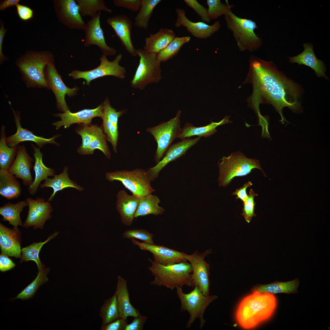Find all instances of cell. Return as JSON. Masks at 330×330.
Here are the masks:
<instances>
[{"label":"cell","instance_id":"cell-1","mask_svg":"<svg viewBox=\"0 0 330 330\" xmlns=\"http://www.w3.org/2000/svg\"><path fill=\"white\" fill-rule=\"evenodd\" d=\"M249 62V73L253 88L252 101L254 107L258 111V105L264 99L279 113L281 117L280 121L282 124L289 123L283 115L284 107H288L296 113L302 110L298 101L300 91L297 85L270 62L252 55Z\"/></svg>","mask_w":330,"mask_h":330},{"label":"cell","instance_id":"cell-2","mask_svg":"<svg viewBox=\"0 0 330 330\" xmlns=\"http://www.w3.org/2000/svg\"><path fill=\"white\" fill-rule=\"evenodd\" d=\"M277 305V298L273 294L252 292L239 304L235 313L236 321L244 329L254 328L271 317Z\"/></svg>","mask_w":330,"mask_h":330},{"label":"cell","instance_id":"cell-3","mask_svg":"<svg viewBox=\"0 0 330 330\" xmlns=\"http://www.w3.org/2000/svg\"><path fill=\"white\" fill-rule=\"evenodd\" d=\"M148 259L152 265L148 268L154 277L151 285L163 286L171 290L184 286L192 287V268L187 261L163 266Z\"/></svg>","mask_w":330,"mask_h":330},{"label":"cell","instance_id":"cell-4","mask_svg":"<svg viewBox=\"0 0 330 330\" xmlns=\"http://www.w3.org/2000/svg\"><path fill=\"white\" fill-rule=\"evenodd\" d=\"M224 16L227 27L232 32L240 51L252 52L260 47L262 41L255 32V30L258 28L255 21L237 16L231 9Z\"/></svg>","mask_w":330,"mask_h":330},{"label":"cell","instance_id":"cell-5","mask_svg":"<svg viewBox=\"0 0 330 330\" xmlns=\"http://www.w3.org/2000/svg\"><path fill=\"white\" fill-rule=\"evenodd\" d=\"M218 165L219 186H226L235 177L246 175L254 169L261 170L264 176L266 177L259 160L248 158L240 152L232 153L227 157L223 156L218 161Z\"/></svg>","mask_w":330,"mask_h":330},{"label":"cell","instance_id":"cell-6","mask_svg":"<svg viewBox=\"0 0 330 330\" xmlns=\"http://www.w3.org/2000/svg\"><path fill=\"white\" fill-rule=\"evenodd\" d=\"M53 61L52 55L42 53L25 56L17 63L22 79L28 88H46L49 90L45 74V68Z\"/></svg>","mask_w":330,"mask_h":330},{"label":"cell","instance_id":"cell-7","mask_svg":"<svg viewBox=\"0 0 330 330\" xmlns=\"http://www.w3.org/2000/svg\"><path fill=\"white\" fill-rule=\"evenodd\" d=\"M188 293H184L182 288H176L177 294L181 302L180 311H186L189 317L186 327L190 328L197 318L200 321V329H202L205 323L204 318L205 311L208 306L218 298L215 295H204L197 286Z\"/></svg>","mask_w":330,"mask_h":330},{"label":"cell","instance_id":"cell-8","mask_svg":"<svg viewBox=\"0 0 330 330\" xmlns=\"http://www.w3.org/2000/svg\"><path fill=\"white\" fill-rule=\"evenodd\" d=\"M105 178L110 182L120 181L133 194L139 198L155 191L151 185V181L147 170L141 168L108 172Z\"/></svg>","mask_w":330,"mask_h":330},{"label":"cell","instance_id":"cell-9","mask_svg":"<svg viewBox=\"0 0 330 330\" xmlns=\"http://www.w3.org/2000/svg\"><path fill=\"white\" fill-rule=\"evenodd\" d=\"M137 54L140 57L139 64L131 84L132 87L142 90L148 84L157 83L161 79V62L156 54L142 49H137Z\"/></svg>","mask_w":330,"mask_h":330},{"label":"cell","instance_id":"cell-10","mask_svg":"<svg viewBox=\"0 0 330 330\" xmlns=\"http://www.w3.org/2000/svg\"><path fill=\"white\" fill-rule=\"evenodd\" d=\"M181 113V111L178 110L175 117L146 129L147 131L153 136L157 143V148L154 157L156 163L161 160L174 140L178 138L181 132L180 119Z\"/></svg>","mask_w":330,"mask_h":330},{"label":"cell","instance_id":"cell-11","mask_svg":"<svg viewBox=\"0 0 330 330\" xmlns=\"http://www.w3.org/2000/svg\"><path fill=\"white\" fill-rule=\"evenodd\" d=\"M82 138V144L78 148V152L82 155L93 153L94 150L101 151L109 159L111 153L107 142L106 136L101 127L96 124H80L76 131Z\"/></svg>","mask_w":330,"mask_h":330},{"label":"cell","instance_id":"cell-12","mask_svg":"<svg viewBox=\"0 0 330 330\" xmlns=\"http://www.w3.org/2000/svg\"><path fill=\"white\" fill-rule=\"evenodd\" d=\"M106 56L103 54L100 58V64L96 68L87 71H73L68 75L74 79L82 78L86 80V84L90 85V82L95 79L105 76L111 75L121 79L125 78L126 69L119 65V63L122 57L119 53L112 61L107 59Z\"/></svg>","mask_w":330,"mask_h":330},{"label":"cell","instance_id":"cell-13","mask_svg":"<svg viewBox=\"0 0 330 330\" xmlns=\"http://www.w3.org/2000/svg\"><path fill=\"white\" fill-rule=\"evenodd\" d=\"M211 253L209 250L202 253L196 251L191 255L185 254L184 255L192 268V287H197L206 296L209 295L210 265L205 261L204 258Z\"/></svg>","mask_w":330,"mask_h":330},{"label":"cell","instance_id":"cell-14","mask_svg":"<svg viewBox=\"0 0 330 330\" xmlns=\"http://www.w3.org/2000/svg\"><path fill=\"white\" fill-rule=\"evenodd\" d=\"M45 74L49 90H51L55 96L57 108L63 112L69 110L65 100V96L66 95L70 97L75 96L77 94L79 88L75 86L71 88L65 85L61 75L57 72L53 61L47 65Z\"/></svg>","mask_w":330,"mask_h":330},{"label":"cell","instance_id":"cell-15","mask_svg":"<svg viewBox=\"0 0 330 330\" xmlns=\"http://www.w3.org/2000/svg\"><path fill=\"white\" fill-rule=\"evenodd\" d=\"M26 200L29 210L23 227L27 228L33 226L34 229H43L46 221L52 217L51 213L53 208L51 204L49 202L45 201V199L42 198H37L35 200L27 198Z\"/></svg>","mask_w":330,"mask_h":330},{"label":"cell","instance_id":"cell-16","mask_svg":"<svg viewBox=\"0 0 330 330\" xmlns=\"http://www.w3.org/2000/svg\"><path fill=\"white\" fill-rule=\"evenodd\" d=\"M101 12L97 14L85 24L84 28L85 36L84 42L85 46L92 45L97 46L103 53L107 56H112L116 52V50L110 47L107 44L103 31L101 27L100 18Z\"/></svg>","mask_w":330,"mask_h":330},{"label":"cell","instance_id":"cell-17","mask_svg":"<svg viewBox=\"0 0 330 330\" xmlns=\"http://www.w3.org/2000/svg\"><path fill=\"white\" fill-rule=\"evenodd\" d=\"M103 123L101 128L107 140L112 144L115 152H117L119 137L118 121L119 117L124 114L126 109L117 111L111 106L109 100L106 98L103 103Z\"/></svg>","mask_w":330,"mask_h":330},{"label":"cell","instance_id":"cell-18","mask_svg":"<svg viewBox=\"0 0 330 330\" xmlns=\"http://www.w3.org/2000/svg\"><path fill=\"white\" fill-rule=\"evenodd\" d=\"M133 243L142 250L151 252L153 256V262L163 266H168L182 262H187L184 257L185 253L163 245H157L140 242L131 239Z\"/></svg>","mask_w":330,"mask_h":330},{"label":"cell","instance_id":"cell-19","mask_svg":"<svg viewBox=\"0 0 330 330\" xmlns=\"http://www.w3.org/2000/svg\"><path fill=\"white\" fill-rule=\"evenodd\" d=\"M200 138L184 139L171 146L163 158L156 166L148 169L147 171L151 181H154L158 176L160 172L168 163L185 155L188 150L199 141Z\"/></svg>","mask_w":330,"mask_h":330},{"label":"cell","instance_id":"cell-20","mask_svg":"<svg viewBox=\"0 0 330 330\" xmlns=\"http://www.w3.org/2000/svg\"><path fill=\"white\" fill-rule=\"evenodd\" d=\"M103 103L93 109H85L77 112L72 113L68 110L62 113L54 114V116L60 117L61 120L53 123L57 130L64 126L69 127L74 123L89 125L91 124L92 119L95 117L102 118L103 113Z\"/></svg>","mask_w":330,"mask_h":330},{"label":"cell","instance_id":"cell-21","mask_svg":"<svg viewBox=\"0 0 330 330\" xmlns=\"http://www.w3.org/2000/svg\"><path fill=\"white\" fill-rule=\"evenodd\" d=\"M15 119L16 127V133L9 137H6L7 145L10 147H15L20 142L25 141H33L35 142L39 148L43 147L48 144H55L59 146L58 143L55 140L60 135H55L50 138H46L43 137L38 136L30 130L22 128L20 123V113L18 111H15L11 107Z\"/></svg>","mask_w":330,"mask_h":330},{"label":"cell","instance_id":"cell-22","mask_svg":"<svg viewBox=\"0 0 330 330\" xmlns=\"http://www.w3.org/2000/svg\"><path fill=\"white\" fill-rule=\"evenodd\" d=\"M177 18L175 26L177 27L183 26L193 36L200 38H206L218 31L221 28L219 21L210 25L203 22H193L186 16L184 9L176 8Z\"/></svg>","mask_w":330,"mask_h":330},{"label":"cell","instance_id":"cell-23","mask_svg":"<svg viewBox=\"0 0 330 330\" xmlns=\"http://www.w3.org/2000/svg\"><path fill=\"white\" fill-rule=\"evenodd\" d=\"M107 22L113 29L127 52L132 56H137V50L134 46L131 39L132 25L130 19L125 15H119L108 18Z\"/></svg>","mask_w":330,"mask_h":330},{"label":"cell","instance_id":"cell-24","mask_svg":"<svg viewBox=\"0 0 330 330\" xmlns=\"http://www.w3.org/2000/svg\"><path fill=\"white\" fill-rule=\"evenodd\" d=\"M56 8L61 21L69 28L84 29L85 23L74 0H61L57 1Z\"/></svg>","mask_w":330,"mask_h":330},{"label":"cell","instance_id":"cell-25","mask_svg":"<svg viewBox=\"0 0 330 330\" xmlns=\"http://www.w3.org/2000/svg\"><path fill=\"white\" fill-rule=\"evenodd\" d=\"M33 161L22 145L18 147L16 158L8 170L16 178L21 179L25 185L29 186L33 182L31 169Z\"/></svg>","mask_w":330,"mask_h":330},{"label":"cell","instance_id":"cell-26","mask_svg":"<svg viewBox=\"0 0 330 330\" xmlns=\"http://www.w3.org/2000/svg\"><path fill=\"white\" fill-rule=\"evenodd\" d=\"M21 233L17 227L12 229L0 223V246L2 254L20 258Z\"/></svg>","mask_w":330,"mask_h":330},{"label":"cell","instance_id":"cell-27","mask_svg":"<svg viewBox=\"0 0 330 330\" xmlns=\"http://www.w3.org/2000/svg\"><path fill=\"white\" fill-rule=\"evenodd\" d=\"M140 198L135 195H129L124 190L119 191L117 195L116 207L122 222L127 226L133 223Z\"/></svg>","mask_w":330,"mask_h":330},{"label":"cell","instance_id":"cell-28","mask_svg":"<svg viewBox=\"0 0 330 330\" xmlns=\"http://www.w3.org/2000/svg\"><path fill=\"white\" fill-rule=\"evenodd\" d=\"M115 292L117 298L120 317L127 320L129 317H134L140 314L131 304L127 280L120 276L117 277Z\"/></svg>","mask_w":330,"mask_h":330},{"label":"cell","instance_id":"cell-29","mask_svg":"<svg viewBox=\"0 0 330 330\" xmlns=\"http://www.w3.org/2000/svg\"><path fill=\"white\" fill-rule=\"evenodd\" d=\"M304 50L301 54L289 58L291 63H296L299 64H304L311 68L318 77H327L325 74L326 68L322 61L318 60L315 56L312 46L309 43L303 45Z\"/></svg>","mask_w":330,"mask_h":330},{"label":"cell","instance_id":"cell-30","mask_svg":"<svg viewBox=\"0 0 330 330\" xmlns=\"http://www.w3.org/2000/svg\"><path fill=\"white\" fill-rule=\"evenodd\" d=\"M31 145L34 151L33 154L35 163L33 169L35 175L34 181L29 186L28 191L31 194L34 195L37 191L41 182L45 180L48 176H53L55 175V170L44 165L42 160L43 154L40 151L39 148L35 146L33 144H31Z\"/></svg>","mask_w":330,"mask_h":330},{"label":"cell","instance_id":"cell-31","mask_svg":"<svg viewBox=\"0 0 330 330\" xmlns=\"http://www.w3.org/2000/svg\"><path fill=\"white\" fill-rule=\"evenodd\" d=\"M175 37L173 30L167 28L161 29L156 33L151 34L145 38L143 50L148 53L157 54L164 49Z\"/></svg>","mask_w":330,"mask_h":330},{"label":"cell","instance_id":"cell-32","mask_svg":"<svg viewBox=\"0 0 330 330\" xmlns=\"http://www.w3.org/2000/svg\"><path fill=\"white\" fill-rule=\"evenodd\" d=\"M229 117L226 116L218 122H211L206 126L198 127H194L191 123H187L182 129L178 138L183 139L194 136L205 138L209 137L216 132V128L218 126L230 123L231 121L229 120Z\"/></svg>","mask_w":330,"mask_h":330},{"label":"cell","instance_id":"cell-33","mask_svg":"<svg viewBox=\"0 0 330 330\" xmlns=\"http://www.w3.org/2000/svg\"><path fill=\"white\" fill-rule=\"evenodd\" d=\"M15 176L7 170L0 169V194L8 200L17 198L21 188Z\"/></svg>","mask_w":330,"mask_h":330},{"label":"cell","instance_id":"cell-34","mask_svg":"<svg viewBox=\"0 0 330 330\" xmlns=\"http://www.w3.org/2000/svg\"><path fill=\"white\" fill-rule=\"evenodd\" d=\"M68 168L64 167L62 173L58 175H54L52 178H47L45 180L43 184L40 185V187L43 188L50 187L53 189V192L47 201H52L57 192L68 187L75 188L80 191H82L83 188L80 186L71 181L68 177Z\"/></svg>","mask_w":330,"mask_h":330},{"label":"cell","instance_id":"cell-35","mask_svg":"<svg viewBox=\"0 0 330 330\" xmlns=\"http://www.w3.org/2000/svg\"><path fill=\"white\" fill-rule=\"evenodd\" d=\"M299 284V280L296 278L288 282L276 281L268 284L256 285L252 287L251 290V292L257 291L260 293L273 294L295 293L298 292L297 288Z\"/></svg>","mask_w":330,"mask_h":330},{"label":"cell","instance_id":"cell-36","mask_svg":"<svg viewBox=\"0 0 330 330\" xmlns=\"http://www.w3.org/2000/svg\"><path fill=\"white\" fill-rule=\"evenodd\" d=\"M160 203V201L158 196L151 194L140 198L134 218L149 214L157 215L162 214L165 209L159 206Z\"/></svg>","mask_w":330,"mask_h":330},{"label":"cell","instance_id":"cell-37","mask_svg":"<svg viewBox=\"0 0 330 330\" xmlns=\"http://www.w3.org/2000/svg\"><path fill=\"white\" fill-rule=\"evenodd\" d=\"M28 206L27 201L22 200L15 204L10 202L0 208V214L3 217L2 220L8 221L14 227L22 225L20 214L23 208Z\"/></svg>","mask_w":330,"mask_h":330},{"label":"cell","instance_id":"cell-38","mask_svg":"<svg viewBox=\"0 0 330 330\" xmlns=\"http://www.w3.org/2000/svg\"><path fill=\"white\" fill-rule=\"evenodd\" d=\"M160 0H141L139 11L136 16L134 25L138 28L147 29L153 11Z\"/></svg>","mask_w":330,"mask_h":330},{"label":"cell","instance_id":"cell-39","mask_svg":"<svg viewBox=\"0 0 330 330\" xmlns=\"http://www.w3.org/2000/svg\"><path fill=\"white\" fill-rule=\"evenodd\" d=\"M55 232L50 236L47 239L43 242H35L31 244L22 248L20 257V262L32 260L36 263L38 270L45 267V265L41 262L39 254L43 246L51 239L55 237L58 234Z\"/></svg>","mask_w":330,"mask_h":330},{"label":"cell","instance_id":"cell-40","mask_svg":"<svg viewBox=\"0 0 330 330\" xmlns=\"http://www.w3.org/2000/svg\"><path fill=\"white\" fill-rule=\"evenodd\" d=\"M18 146L10 147L6 142L5 127L2 125L1 130L0 140V169L8 170L13 163L17 154Z\"/></svg>","mask_w":330,"mask_h":330},{"label":"cell","instance_id":"cell-41","mask_svg":"<svg viewBox=\"0 0 330 330\" xmlns=\"http://www.w3.org/2000/svg\"><path fill=\"white\" fill-rule=\"evenodd\" d=\"M79 13L82 16L93 17L99 12L112 13V10L108 8L103 0H76Z\"/></svg>","mask_w":330,"mask_h":330},{"label":"cell","instance_id":"cell-42","mask_svg":"<svg viewBox=\"0 0 330 330\" xmlns=\"http://www.w3.org/2000/svg\"><path fill=\"white\" fill-rule=\"evenodd\" d=\"M102 325H105L120 317L117 298L115 292L109 299H105L100 310Z\"/></svg>","mask_w":330,"mask_h":330},{"label":"cell","instance_id":"cell-43","mask_svg":"<svg viewBox=\"0 0 330 330\" xmlns=\"http://www.w3.org/2000/svg\"><path fill=\"white\" fill-rule=\"evenodd\" d=\"M38 270V272L36 278L14 299H18L26 300L31 298L40 286L48 280L47 275L49 271V268L44 267Z\"/></svg>","mask_w":330,"mask_h":330},{"label":"cell","instance_id":"cell-44","mask_svg":"<svg viewBox=\"0 0 330 330\" xmlns=\"http://www.w3.org/2000/svg\"><path fill=\"white\" fill-rule=\"evenodd\" d=\"M189 36L175 37L163 50L157 54L158 58L161 62L166 61L176 55L182 47L189 42Z\"/></svg>","mask_w":330,"mask_h":330},{"label":"cell","instance_id":"cell-45","mask_svg":"<svg viewBox=\"0 0 330 330\" xmlns=\"http://www.w3.org/2000/svg\"><path fill=\"white\" fill-rule=\"evenodd\" d=\"M226 4L222 3L220 0H207L208 6L207 13L210 20L215 19L222 15H225L233 7L228 1Z\"/></svg>","mask_w":330,"mask_h":330},{"label":"cell","instance_id":"cell-46","mask_svg":"<svg viewBox=\"0 0 330 330\" xmlns=\"http://www.w3.org/2000/svg\"><path fill=\"white\" fill-rule=\"evenodd\" d=\"M257 196L258 194L255 192L253 189H250L246 200L243 203V207L241 215L248 223L250 222L253 217L256 216L255 212L256 203L254 198L255 196Z\"/></svg>","mask_w":330,"mask_h":330},{"label":"cell","instance_id":"cell-47","mask_svg":"<svg viewBox=\"0 0 330 330\" xmlns=\"http://www.w3.org/2000/svg\"><path fill=\"white\" fill-rule=\"evenodd\" d=\"M123 236L124 238H136L142 240L145 243L154 244L153 234L143 229L127 230L123 233Z\"/></svg>","mask_w":330,"mask_h":330},{"label":"cell","instance_id":"cell-48","mask_svg":"<svg viewBox=\"0 0 330 330\" xmlns=\"http://www.w3.org/2000/svg\"><path fill=\"white\" fill-rule=\"evenodd\" d=\"M184 2L189 7L192 8L201 17L202 21L205 23H209L210 20L208 16L207 9L196 0H185Z\"/></svg>","mask_w":330,"mask_h":330},{"label":"cell","instance_id":"cell-49","mask_svg":"<svg viewBox=\"0 0 330 330\" xmlns=\"http://www.w3.org/2000/svg\"><path fill=\"white\" fill-rule=\"evenodd\" d=\"M113 2L117 7L126 8L131 11L136 12L140 9L141 0H114Z\"/></svg>","mask_w":330,"mask_h":330},{"label":"cell","instance_id":"cell-50","mask_svg":"<svg viewBox=\"0 0 330 330\" xmlns=\"http://www.w3.org/2000/svg\"><path fill=\"white\" fill-rule=\"evenodd\" d=\"M147 319V316L140 314L137 317H134L130 323L127 324L125 330H142Z\"/></svg>","mask_w":330,"mask_h":330},{"label":"cell","instance_id":"cell-51","mask_svg":"<svg viewBox=\"0 0 330 330\" xmlns=\"http://www.w3.org/2000/svg\"><path fill=\"white\" fill-rule=\"evenodd\" d=\"M127 323V320L119 317L105 325H102L100 330H125Z\"/></svg>","mask_w":330,"mask_h":330},{"label":"cell","instance_id":"cell-52","mask_svg":"<svg viewBox=\"0 0 330 330\" xmlns=\"http://www.w3.org/2000/svg\"><path fill=\"white\" fill-rule=\"evenodd\" d=\"M16 6L17 13L21 19L26 20L32 17L33 11L30 8L19 4L17 5Z\"/></svg>","mask_w":330,"mask_h":330},{"label":"cell","instance_id":"cell-53","mask_svg":"<svg viewBox=\"0 0 330 330\" xmlns=\"http://www.w3.org/2000/svg\"><path fill=\"white\" fill-rule=\"evenodd\" d=\"M15 266L14 262L8 256L2 254L0 255V270L5 272L13 268Z\"/></svg>","mask_w":330,"mask_h":330},{"label":"cell","instance_id":"cell-54","mask_svg":"<svg viewBox=\"0 0 330 330\" xmlns=\"http://www.w3.org/2000/svg\"><path fill=\"white\" fill-rule=\"evenodd\" d=\"M252 185V183L251 182L248 181L245 183L242 187L237 189L231 195H236V199H239L244 203L245 201L248 196V194L246 193V189Z\"/></svg>","mask_w":330,"mask_h":330},{"label":"cell","instance_id":"cell-55","mask_svg":"<svg viewBox=\"0 0 330 330\" xmlns=\"http://www.w3.org/2000/svg\"><path fill=\"white\" fill-rule=\"evenodd\" d=\"M6 30L2 25L1 26L0 29V63H2L6 58L2 53V44Z\"/></svg>","mask_w":330,"mask_h":330},{"label":"cell","instance_id":"cell-56","mask_svg":"<svg viewBox=\"0 0 330 330\" xmlns=\"http://www.w3.org/2000/svg\"><path fill=\"white\" fill-rule=\"evenodd\" d=\"M19 0H6L3 1L0 5V9L3 10L7 8L16 6L19 4Z\"/></svg>","mask_w":330,"mask_h":330}]
</instances>
